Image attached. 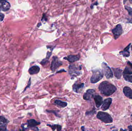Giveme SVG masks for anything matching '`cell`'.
<instances>
[{
	"mask_svg": "<svg viewBox=\"0 0 132 131\" xmlns=\"http://www.w3.org/2000/svg\"><path fill=\"white\" fill-rule=\"evenodd\" d=\"M62 62L59 60L57 57L54 56L53 57L52 62L50 68L51 71L54 72L60 66L62 65Z\"/></svg>",
	"mask_w": 132,
	"mask_h": 131,
	"instance_id": "cell-7",
	"label": "cell"
},
{
	"mask_svg": "<svg viewBox=\"0 0 132 131\" xmlns=\"http://www.w3.org/2000/svg\"><path fill=\"white\" fill-rule=\"evenodd\" d=\"M81 69V67H76L75 65H71L69 66V73L74 78L81 74V72L79 71Z\"/></svg>",
	"mask_w": 132,
	"mask_h": 131,
	"instance_id": "cell-5",
	"label": "cell"
},
{
	"mask_svg": "<svg viewBox=\"0 0 132 131\" xmlns=\"http://www.w3.org/2000/svg\"><path fill=\"white\" fill-rule=\"evenodd\" d=\"M97 117L105 123H111L113 122V119L111 116L106 112L99 111L97 114Z\"/></svg>",
	"mask_w": 132,
	"mask_h": 131,
	"instance_id": "cell-4",
	"label": "cell"
},
{
	"mask_svg": "<svg viewBox=\"0 0 132 131\" xmlns=\"http://www.w3.org/2000/svg\"><path fill=\"white\" fill-rule=\"evenodd\" d=\"M31 78H30L29 79V80L28 83V85L26 87L25 89V90H26L28 88H29L30 87V85H31Z\"/></svg>",
	"mask_w": 132,
	"mask_h": 131,
	"instance_id": "cell-26",
	"label": "cell"
},
{
	"mask_svg": "<svg viewBox=\"0 0 132 131\" xmlns=\"http://www.w3.org/2000/svg\"><path fill=\"white\" fill-rule=\"evenodd\" d=\"M123 76L124 79L129 82L132 83V64L128 62L123 72Z\"/></svg>",
	"mask_w": 132,
	"mask_h": 131,
	"instance_id": "cell-2",
	"label": "cell"
},
{
	"mask_svg": "<svg viewBox=\"0 0 132 131\" xmlns=\"http://www.w3.org/2000/svg\"><path fill=\"white\" fill-rule=\"evenodd\" d=\"M84 86V83H75L73 85V90L75 92L79 93L80 92L81 90L83 89Z\"/></svg>",
	"mask_w": 132,
	"mask_h": 131,
	"instance_id": "cell-14",
	"label": "cell"
},
{
	"mask_svg": "<svg viewBox=\"0 0 132 131\" xmlns=\"http://www.w3.org/2000/svg\"><path fill=\"white\" fill-rule=\"evenodd\" d=\"M130 45H131V43H129V44L123 51L120 52V55H123L124 57H129L130 55L129 52V49Z\"/></svg>",
	"mask_w": 132,
	"mask_h": 131,
	"instance_id": "cell-18",
	"label": "cell"
},
{
	"mask_svg": "<svg viewBox=\"0 0 132 131\" xmlns=\"http://www.w3.org/2000/svg\"><path fill=\"white\" fill-rule=\"evenodd\" d=\"M40 123L37 122L36 120L34 119H31L28 120L27 122V126L28 127L30 128H33L35 127L38 125H40Z\"/></svg>",
	"mask_w": 132,
	"mask_h": 131,
	"instance_id": "cell-19",
	"label": "cell"
},
{
	"mask_svg": "<svg viewBox=\"0 0 132 131\" xmlns=\"http://www.w3.org/2000/svg\"><path fill=\"white\" fill-rule=\"evenodd\" d=\"M129 1L130 3L132 4V0H129Z\"/></svg>",
	"mask_w": 132,
	"mask_h": 131,
	"instance_id": "cell-32",
	"label": "cell"
},
{
	"mask_svg": "<svg viewBox=\"0 0 132 131\" xmlns=\"http://www.w3.org/2000/svg\"><path fill=\"white\" fill-rule=\"evenodd\" d=\"M47 125L51 127L53 131H55L56 129H57V131H61V128H62L61 126L59 125H51L48 124Z\"/></svg>",
	"mask_w": 132,
	"mask_h": 131,
	"instance_id": "cell-23",
	"label": "cell"
},
{
	"mask_svg": "<svg viewBox=\"0 0 132 131\" xmlns=\"http://www.w3.org/2000/svg\"><path fill=\"white\" fill-rule=\"evenodd\" d=\"M102 71L107 79H111L113 77V73L111 68L108 66L107 64L103 62L102 64Z\"/></svg>",
	"mask_w": 132,
	"mask_h": 131,
	"instance_id": "cell-6",
	"label": "cell"
},
{
	"mask_svg": "<svg viewBox=\"0 0 132 131\" xmlns=\"http://www.w3.org/2000/svg\"><path fill=\"white\" fill-rule=\"evenodd\" d=\"M4 16L3 13H0V21H2L3 20L4 18Z\"/></svg>",
	"mask_w": 132,
	"mask_h": 131,
	"instance_id": "cell-27",
	"label": "cell"
},
{
	"mask_svg": "<svg viewBox=\"0 0 132 131\" xmlns=\"http://www.w3.org/2000/svg\"><path fill=\"white\" fill-rule=\"evenodd\" d=\"M98 89L101 94L107 97L113 95L117 90L115 86L107 81H104L100 83Z\"/></svg>",
	"mask_w": 132,
	"mask_h": 131,
	"instance_id": "cell-1",
	"label": "cell"
},
{
	"mask_svg": "<svg viewBox=\"0 0 132 131\" xmlns=\"http://www.w3.org/2000/svg\"><path fill=\"white\" fill-rule=\"evenodd\" d=\"M128 129L129 131H132V126L131 125H130L129 126H128Z\"/></svg>",
	"mask_w": 132,
	"mask_h": 131,
	"instance_id": "cell-30",
	"label": "cell"
},
{
	"mask_svg": "<svg viewBox=\"0 0 132 131\" xmlns=\"http://www.w3.org/2000/svg\"><path fill=\"white\" fill-rule=\"evenodd\" d=\"M80 55L78 54L77 55H69L67 57L64 58V59L69 61L70 63H73L75 62L79 61L80 59Z\"/></svg>",
	"mask_w": 132,
	"mask_h": 131,
	"instance_id": "cell-11",
	"label": "cell"
},
{
	"mask_svg": "<svg viewBox=\"0 0 132 131\" xmlns=\"http://www.w3.org/2000/svg\"><path fill=\"white\" fill-rule=\"evenodd\" d=\"M10 5L6 0H0V10L7 11L9 9Z\"/></svg>",
	"mask_w": 132,
	"mask_h": 131,
	"instance_id": "cell-10",
	"label": "cell"
},
{
	"mask_svg": "<svg viewBox=\"0 0 132 131\" xmlns=\"http://www.w3.org/2000/svg\"><path fill=\"white\" fill-rule=\"evenodd\" d=\"M7 130V127L6 125L0 126V130Z\"/></svg>",
	"mask_w": 132,
	"mask_h": 131,
	"instance_id": "cell-25",
	"label": "cell"
},
{
	"mask_svg": "<svg viewBox=\"0 0 132 131\" xmlns=\"http://www.w3.org/2000/svg\"><path fill=\"white\" fill-rule=\"evenodd\" d=\"M54 104L61 108L65 107L67 105V102L58 100H55L54 101Z\"/></svg>",
	"mask_w": 132,
	"mask_h": 131,
	"instance_id": "cell-20",
	"label": "cell"
},
{
	"mask_svg": "<svg viewBox=\"0 0 132 131\" xmlns=\"http://www.w3.org/2000/svg\"><path fill=\"white\" fill-rule=\"evenodd\" d=\"M94 100L95 103V105L97 108H99L103 104V98L101 96L99 95H94Z\"/></svg>",
	"mask_w": 132,
	"mask_h": 131,
	"instance_id": "cell-13",
	"label": "cell"
},
{
	"mask_svg": "<svg viewBox=\"0 0 132 131\" xmlns=\"http://www.w3.org/2000/svg\"><path fill=\"white\" fill-rule=\"evenodd\" d=\"M112 32L113 34L114 39H118L123 33V28L121 25L118 24L117 25L116 27L112 30Z\"/></svg>",
	"mask_w": 132,
	"mask_h": 131,
	"instance_id": "cell-8",
	"label": "cell"
},
{
	"mask_svg": "<svg viewBox=\"0 0 132 131\" xmlns=\"http://www.w3.org/2000/svg\"><path fill=\"white\" fill-rule=\"evenodd\" d=\"M47 111L48 112H49V113H54V114H55V115H56V116L57 117H60L58 116V114H56V113H55V111Z\"/></svg>",
	"mask_w": 132,
	"mask_h": 131,
	"instance_id": "cell-29",
	"label": "cell"
},
{
	"mask_svg": "<svg viewBox=\"0 0 132 131\" xmlns=\"http://www.w3.org/2000/svg\"><path fill=\"white\" fill-rule=\"evenodd\" d=\"M95 91L93 89H89L86 90V92L84 93L83 98L86 100H91L94 96Z\"/></svg>",
	"mask_w": 132,
	"mask_h": 131,
	"instance_id": "cell-9",
	"label": "cell"
},
{
	"mask_svg": "<svg viewBox=\"0 0 132 131\" xmlns=\"http://www.w3.org/2000/svg\"><path fill=\"white\" fill-rule=\"evenodd\" d=\"M123 92L127 97L132 99V90L130 87L125 86L123 90Z\"/></svg>",
	"mask_w": 132,
	"mask_h": 131,
	"instance_id": "cell-15",
	"label": "cell"
},
{
	"mask_svg": "<svg viewBox=\"0 0 132 131\" xmlns=\"http://www.w3.org/2000/svg\"><path fill=\"white\" fill-rule=\"evenodd\" d=\"M40 68L37 65H34L29 68V72L31 75H34L38 74L40 71Z\"/></svg>",
	"mask_w": 132,
	"mask_h": 131,
	"instance_id": "cell-16",
	"label": "cell"
},
{
	"mask_svg": "<svg viewBox=\"0 0 132 131\" xmlns=\"http://www.w3.org/2000/svg\"><path fill=\"white\" fill-rule=\"evenodd\" d=\"M92 75L91 78V82L95 83L99 82L104 77V73L102 70L96 69L92 70Z\"/></svg>",
	"mask_w": 132,
	"mask_h": 131,
	"instance_id": "cell-3",
	"label": "cell"
},
{
	"mask_svg": "<svg viewBox=\"0 0 132 131\" xmlns=\"http://www.w3.org/2000/svg\"><path fill=\"white\" fill-rule=\"evenodd\" d=\"M131 50H132V46H131Z\"/></svg>",
	"mask_w": 132,
	"mask_h": 131,
	"instance_id": "cell-33",
	"label": "cell"
},
{
	"mask_svg": "<svg viewBox=\"0 0 132 131\" xmlns=\"http://www.w3.org/2000/svg\"><path fill=\"white\" fill-rule=\"evenodd\" d=\"M125 8L128 12V14L130 16L129 19H128V22L130 23H132V9L131 7L127 6H125Z\"/></svg>",
	"mask_w": 132,
	"mask_h": 131,
	"instance_id": "cell-21",
	"label": "cell"
},
{
	"mask_svg": "<svg viewBox=\"0 0 132 131\" xmlns=\"http://www.w3.org/2000/svg\"><path fill=\"white\" fill-rule=\"evenodd\" d=\"M51 53L50 52H48L47 53V55L46 58L45 59H43L41 62V65H45L46 64H47L48 62L49 61V59H50V57L51 56Z\"/></svg>",
	"mask_w": 132,
	"mask_h": 131,
	"instance_id": "cell-22",
	"label": "cell"
},
{
	"mask_svg": "<svg viewBox=\"0 0 132 131\" xmlns=\"http://www.w3.org/2000/svg\"><path fill=\"white\" fill-rule=\"evenodd\" d=\"M112 102V99L111 98H108L104 100L101 107V109L103 111H105L108 110L110 107Z\"/></svg>",
	"mask_w": 132,
	"mask_h": 131,
	"instance_id": "cell-12",
	"label": "cell"
},
{
	"mask_svg": "<svg viewBox=\"0 0 132 131\" xmlns=\"http://www.w3.org/2000/svg\"><path fill=\"white\" fill-rule=\"evenodd\" d=\"M113 71L114 72V76L117 79H120L122 76L123 70L118 68H112Z\"/></svg>",
	"mask_w": 132,
	"mask_h": 131,
	"instance_id": "cell-17",
	"label": "cell"
},
{
	"mask_svg": "<svg viewBox=\"0 0 132 131\" xmlns=\"http://www.w3.org/2000/svg\"><path fill=\"white\" fill-rule=\"evenodd\" d=\"M94 110L92 111H88L86 112V115H91L92 114H94V113H95Z\"/></svg>",
	"mask_w": 132,
	"mask_h": 131,
	"instance_id": "cell-28",
	"label": "cell"
},
{
	"mask_svg": "<svg viewBox=\"0 0 132 131\" xmlns=\"http://www.w3.org/2000/svg\"><path fill=\"white\" fill-rule=\"evenodd\" d=\"M9 123L8 120L5 119L4 117L0 116V126L6 125Z\"/></svg>",
	"mask_w": 132,
	"mask_h": 131,
	"instance_id": "cell-24",
	"label": "cell"
},
{
	"mask_svg": "<svg viewBox=\"0 0 132 131\" xmlns=\"http://www.w3.org/2000/svg\"><path fill=\"white\" fill-rule=\"evenodd\" d=\"M61 71H64V72H66V71L64 70V69H61V70L59 71H58L57 73H60V72H61Z\"/></svg>",
	"mask_w": 132,
	"mask_h": 131,
	"instance_id": "cell-31",
	"label": "cell"
}]
</instances>
